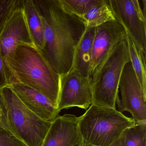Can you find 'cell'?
<instances>
[{"mask_svg":"<svg viewBox=\"0 0 146 146\" xmlns=\"http://www.w3.org/2000/svg\"><path fill=\"white\" fill-rule=\"evenodd\" d=\"M35 1L44 36L41 52L56 73L66 74L73 67L75 52L87 26L82 19L65 10L58 0Z\"/></svg>","mask_w":146,"mask_h":146,"instance_id":"obj_1","label":"cell"},{"mask_svg":"<svg viewBox=\"0 0 146 146\" xmlns=\"http://www.w3.org/2000/svg\"><path fill=\"white\" fill-rule=\"evenodd\" d=\"M80 140L77 117L65 114L52 122L41 146H75Z\"/></svg>","mask_w":146,"mask_h":146,"instance_id":"obj_12","label":"cell"},{"mask_svg":"<svg viewBox=\"0 0 146 146\" xmlns=\"http://www.w3.org/2000/svg\"><path fill=\"white\" fill-rule=\"evenodd\" d=\"M126 42L130 62L144 94H146V53L127 35Z\"/></svg>","mask_w":146,"mask_h":146,"instance_id":"obj_15","label":"cell"},{"mask_svg":"<svg viewBox=\"0 0 146 146\" xmlns=\"http://www.w3.org/2000/svg\"><path fill=\"white\" fill-rule=\"evenodd\" d=\"M108 3L115 19L146 53V1L143 8L138 0H108Z\"/></svg>","mask_w":146,"mask_h":146,"instance_id":"obj_6","label":"cell"},{"mask_svg":"<svg viewBox=\"0 0 146 146\" xmlns=\"http://www.w3.org/2000/svg\"><path fill=\"white\" fill-rule=\"evenodd\" d=\"M11 132L27 146H41L51 125L29 110L9 86L1 89Z\"/></svg>","mask_w":146,"mask_h":146,"instance_id":"obj_5","label":"cell"},{"mask_svg":"<svg viewBox=\"0 0 146 146\" xmlns=\"http://www.w3.org/2000/svg\"><path fill=\"white\" fill-rule=\"evenodd\" d=\"M8 86L29 110L43 120L52 123L59 116L57 106L37 90L18 83Z\"/></svg>","mask_w":146,"mask_h":146,"instance_id":"obj_11","label":"cell"},{"mask_svg":"<svg viewBox=\"0 0 146 146\" xmlns=\"http://www.w3.org/2000/svg\"><path fill=\"white\" fill-rule=\"evenodd\" d=\"M0 146H27L11 131L0 126Z\"/></svg>","mask_w":146,"mask_h":146,"instance_id":"obj_20","label":"cell"},{"mask_svg":"<svg viewBox=\"0 0 146 146\" xmlns=\"http://www.w3.org/2000/svg\"><path fill=\"white\" fill-rule=\"evenodd\" d=\"M124 146H146V121L135 123L122 134Z\"/></svg>","mask_w":146,"mask_h":146,"instance_id":"obj_17","label":"cell"},{"mask_svg":"<svg viewBox=\"0 0 146 146\" xmlns=\"http://www.w3.org/2000/svg\"><path fill=\"white\" fill-rule=\"evenodd\" d=\"M116 100L120 112H129L135 123L146 121V94H144L134 71L131 63L124 67L119 84Z\"/></svg>","mask_w":146,"mask_h":146,"instance_id":"obj_8","label":"cell"},{"mask_svg":"<svg viewBox=\"0 0 146 146\" xmlns=\"http://www.w3.org/2000/svg\"><path fill=\"white\" fill-rule=\"evenodd\" d=\"M66 11L81 18L90 8L99 4L102 0H58Z\"/></svg>","mask_w":146,"mask_h":146,"instance_id":"obj_18","label":"cell"},{"mask_svg":"<svg viewBox=\"0 0 146 146\" xmlns=\"http://www.w3.org/2000/svg\"><path fill=\"white\" fill-rule=\"evenodd\" d=\"M77 145H78V146H94V145H91V144H88V143L84 142L82 141L81 139H80L79 143H78V144Z\"/></svg>","mask_w":146,"mask_h":146,"instance_id":"obj_24","label":"cell"},{"mask_svg":"<svg viewBox=\"0 0 146 146\" xmlns=\"http://www.w3.org/2000/svg\"><path fill=\"white\" fill-rule=\"evenodd\" d=\"M126 36L124 29L116 20L96 28L89 71L90 78L96 70Z\"/></svg>","mask_w":146,"mask_h":146,"instance_id":"obj_9","label":"cell"},{"mask_svg":"<svg viewBox=\"0 0 146 146\" xmlns=\"http://www.w3.org/2000/svg\"><path fill=\"white\" fill-rule=\"evenodd\" d=\"M22 45H35L22 3L13 15L0 37V47L4 59L11 55L17 47Z\"/></svg>","mask_w":146,"mask_h":146,"instance_id":"obj_10","label":"cell"},{"mask_svg":"<svg viewBox=\"0 0 146 146\" xmlns=\"http://www.w3.org/2000/svg\"><path fill=\"white\" fill-rule=\"evenodd\" d=\"M130 61L126 38L119 42L92 76L91 105L116 109L123 69Z\"/></svg>","mask_w":146,"mask_h":146,"instance_id":"obj_4","label":"cell"},{"mask_svg":"<svg viewBox=\"0 0 146 146\" xmlns=\"http://www.w3.org/2000/svg\"><path fill=\"white\" fill-rule=\"evenodd\" d=\"M95 30L96 28H87L75 52L72 68L85 77L90 78L89 71Z\"/></svg>","mask_w":146,"mask_h":146,"instance_id":"obj_13","label":"cell"},{"mask_svg":"<svg viewBox=\"0 0 146 146\" xmlns=\"http://www.w3.org/2000/svg\"><path fill=\"white\" fill-rule=\"evenodd\" d=\"M10 83V75L0 47V90L8 86Z\"/></svg>","mask_w":146,"mask_h":146,"instance_id":"obj_21","label":"cell"},{"mask_svg":"<svg viewBox=\"0 0 146 146\" xmlns=\"http://www.w3.org/2000/svg\"><path fill=\"white\" fill-rule=\"evenodd\" d=\"M21 0H0V37L16 11L21 6Z\"/></svg>","mask_w":146,"mask_h":146,"instance_id":"obj_19","label":"cell"},{"mask_svg":"<svg viewBox=\"0 0 146 146\" xmlns=\"http://www.w3.org/2000/svg\"><path fill=\"white\" fill-rule=\"evenodd\" d=\"M87 28H96L103 24L115 20L110 8L108 0L101 2L90 8L81 17Z\"/></svg>","mask_w":146,"mask_h":146,"instance_id":"obj_16","label":"cell"},{"mask_svg":"<svg viewBox=\"0 0 146 146\" xmlns=\"http://www.w3.org/2000/svg\"><path fill=\"white\" fill-rule=\"evenodd\" d=\"M80 139L95 146H109L135 122L116 109L91 105L78 117Z\"/></svg>","mask_w":146,"mask_h":146,"instance_id":"obj_3","label":"cell"},{"mask_svg":"<svg viewBox=\"0 0 146 146\" xmlns=\"http://www.w3.org/2000/svg\"><path fill=\"white\" fill-rule=\"evenodd\" d=\"M0 126L11 131L8 124L7 108L1 89L0 90Z\"/></svg>","mask_w":146,"mask_h":146,"instance_id":"obj_22","label":"cell"},{"mask_svg":"<svg viewBox=\"0 0 146 146\" xmlns=\"http://www.w3.org/2000/svg\"><path fill=\"white\" fill-rule=\"evenodd\" d=\"M22 7L34 44L40 51H42L44 47L43 29L35 1H22Z\"/></svg>","mask_w":146,"mask_h":146,"instance_id":"obj_14","label":"cell"},{"mask_svg":"<svg viewBox=\"0 0 146 146\" xmlns=\"http://www.w3.org/2000/svg\"><path fill=\"white\" fill-rule=\"evenodd\" d=\"M78 146V145H76V146Z\"/></svg>","mask_w":146,"mask_h":146,"instance_id":"obj_25","label":"cell"},{"mask_svg":"<svg viewBox=\"0 0 146 146\" xmlns=\"http://www.w3.org/2000/svg\"><path fill=\"white\" fill-rule=\"evenodd\" d=\"M109 146H124L123 138L122 135L119 139H118L115 142L113 143V144Z\"/></svg>","mask_w":146,"mask_h":146,"instance_id":"obj_23","label":"cell"},{"mask_svg":"<svg viewBox=\"0 0 146 146\" xmlns=\"http://www.w3.org/2000/svg\"><path fill=\"white\" fill-rule=\"evenodd\" d=\"M92 79L81 75L72 68L60 76L59 91L57 109L78 107L87 110L92 102Z\"/></svg>","mask_w":146,"mask_h":146,"instance_id":"obj_7","label":"cell"},{"mask_svg":"<svg viewBox=\"0 0 146 146\" xmlns=\"http://www.w3.org/2000/svg\"><path fill=\"white\" fill-rule=\"evenodd\" d=\"M10 83L29 86L45 96L57 107L60 75L35 45H22L5 60Z\"/></svg>","mask_w":146,"mask_h":146,"instance_id":"obj_2","label":"cell"}]
</instances>
